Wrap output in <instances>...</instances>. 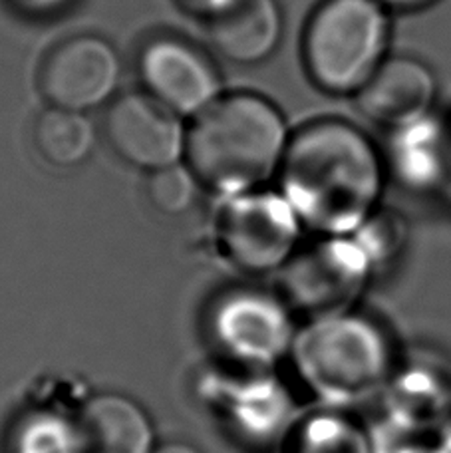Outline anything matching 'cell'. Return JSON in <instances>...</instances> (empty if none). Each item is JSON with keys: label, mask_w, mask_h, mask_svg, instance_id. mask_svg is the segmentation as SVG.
<instances>
[{"label": "cell", "mask_w": 451, "mask_h": 453, "mask_svg": "<svg viewBox=\"0 0 451 453\" xmlns=\"http://www.w3.org/2000/svg\"><path fill=\"white\" fill-rule=\"evenodd\" d=\"M283 196L301 223L330 237L356 233L384 188L380 153L356 126L320 119L299 129L280 165Z\"/></svg>", "instance_id": "6da1fadb"}, {"label": "cell", "mask_w": 451, "mask_h": 453, "mask_svg": "<svg viewBox=\"0 0 451 453\" xmlns=\"http://www.w3.org/2000/svg\"><path fill=\"white\" fill-rule=\"evenodd\" d=\"M288 143L283 113L269 100L231 94L193 121L185 157L201 183L235 197L280 172Z\"/></svg>", "instance_id": "7a4b0ae2"}, {"label": "cell", "mask_w": 451, "mask_h": 453, "mask_svg": "<svg viewBox=\"0 0 451 453\" xmlns=\"http://www.w3.org/2000/svg\"><path fill=\"white\" fill-rule=\"evenodd\" d=\"M390 19L378 0H325L306 27L310 78L333 94L360 92L384 62Z\"/></svg>", "instance_id": "3957f363"}, {"label": "cell", "mask_w": 451, "mask_h": 453, "mask_svg": "<svg viewBox=\"0 0 451 453\" xmlns=\"http://www.w3.org/2000/svg\"><path fill=\"white\" fill-rule=\"evenodd\" d=\"M304 374L322 394L356 400L378 390L392 372V354L384 334L366 320L322 319L299 342Z\"/></svg>", "instance_id": "277c9868"}, {"label": "cell", "mask_w": 451, "mask_h": 453, "mask_svg": "<svg viewBox=\"0 0 451 453\" xmlns=\"http://www.w3.org/2000/svg\"><path fill=\"white\" fill-rule=\"evenodd\" d=\"M301 219L283 193L248 191L229 197L219 221L225 253L239 269L264 273L288 261Z\"/></svg>", "instance_id": "5b68a950"}, {"label": "cell", "mask_w": 451, "mask_h": 453, "mask_svg": "<svg viewBox=\"0 0 451 453\" xmlns=\"http://www.w3.org/2000/svg\"><path fill=\"white\" fill-rule=\"evenodd\" d=\"M370 265L358 241L330 237L293 258L283 279L285 296L304 312L338 317L360 295Z\"/></svg>", "instance_id": "8992f818"}, {"label": "cell", "mask_w": 451, "mask_h": 453, "mask_svg": "<svg viewBox=\"0 0 451 453\" xmlns=\"http://www.w3.org/2000/svg\"><path fill=\"white\" fill-rule=\"evenodd\" d=\"M119 78L116 48L100 36L82 35L52 48L40 70V88L54 108L88 111L111 100Z\"/></svg>", "instance_id": "52a82bcc"}, {"label": "cell", "mask_w": 451, "mask_h": 453, "mask_svg": "<svg viewBox=\"0 0 451 453\" xmlns=\"http://www.w3.org/2000/svg\"><path fill=\"white\" fill-rule=\"evenodd\" d=\"M138 66L148 94L181 118H197L221 98L215 64L187 40L151 38L141 48Z\"/></svg>", "instance_id": "ba28073f"}, {"label": "cell", "mask_w": 451, "mask_h": 453, "mask_svg": "<svg viewBox=\"0 0 451 453\" xmlns=\"http://www.w3.org/2000/svg\"><path fill=\"white\" fill-rule=\"evenodd\" d=\"M183 118L151 94H126L106 116V135L119 157L135 167L159 172L187 156Z\"/></svg>", "instance_id": "9c48e42d"}, {"label": "cell", "mask_w": 451, "mask_h": 453, "mask_svg": "<svg viewBox=\"0 0 451 453\" xmlns=\"http://www.w3.org/2000/svg\"><path fill=\"white\" fill-rule=\"evenodd\" d=\"M360 94V110L376 124L404 127L430 116L438 82L430 66L409 56L384 60Z\"/></svg>", "instance_id": "30bf717a"}, {"label": "cell", "mask_w": 451, "mask_h": 453, "mask_svg": "<svg viewBox=\"0 0 451 453\" xmlns=\"http://www.w3.org/2000/svg\"><path fill=\"white\" fill-rule=\"evenodd\" d=\"M215 326L221 344L247 362H271L288 342L285 312L259 295H237L223 303Z\"/></svg>", "instance_id": "8fae6325"}, {"label": "cell", "mask_w": 451, "mask_h": 453, "mask_svg": "<svg viewBox=\"0 0 451 453\" xmlns=\"http://www.w3.org/2000/svg\"><path fill=\"white\" fill-rule=\"evenodd\" d=\"M205 22L217 52L237 64L267 60L283 36L277 0H235Z\"/></svg>", "instance_id": "7c38bea8"}, {"label": "cell", "mask_w": 451, "mask_h": 453, "mask_svg": "<svg viewBox=\"0 0 451 453\" xmlns=\"http://www.w3.org/2000/svg\"><path fill=\"white\" fill-rule=\"evenodd\" d=\"M74 434L78 453H153L148 416L138 403L118 394L88 402Z\"/></svg>", "instance_id": "4fadbf2b"}, {"label": "cell", "mask_w": 451, "mask_h": 453, "mask_svg": "<svg viewBox=\"0 0 451 453\" xmlns=\"http://www.w3.org/2000/svg\"><path fill=\"white\" fill-rule=\"evenodd\" d=\"M96 127L84 111L50 108L34 126V145L40 156L54 167L82 165L94 153Z\"/></svg>", "instance_id": "5bb4252c"}, {"label": "cell", "mask_w": 451, "mask_h": 453, "mask_svg": "<svg viewBox=\"0 0 451 453\" xmlns=\"http://www.w3.org/2000/svg\"><path fill=\"white\" fill-rule=\"evenodd\" d=\"M438 151V129L430 121V116L394 129L392 164L396 175L409 188H425L432 181L436 173L430 167L438 169L441 165Z\"/></svg>", "instance_id": "9a60e30c"}, {"label": "cell", "mask_w": 451, "mask_h": 453, "mask_svg": "<svg viewBox=\"0 0 451 453\" xmlns=\"http://www.w3.org/2000/svg\"><path fill=\"white\" fill-rule=\"evenodd\" d=\"M201 180L189 165L177 164L153 172L148 181V196L153 207L165 215H181L195 203Z\"/></svg>", "instance_id": "2e32d148"}, {"label": "cell", "mask_w": 451, "mask_h": 453, "mask_svg": "<svg viewBox=\"0 0 451 453\" xmlns=\"http://www.w3.org/2000/svg\"><path fill=\"white\" fill-rule=\"evenodd\" d=\"M356 233L372 263L394 257L406 241V225L394 213H374Z\"/></svg>", "instance_id": "e0dca14e"}, {"label": "cell", "mask_w": 451, "mask_h": 453, "mask_svg": "<svg viewBox=\"0 0 451 453\" xmlns=\"http://www.w3.org/2000/svg\"><path fill=\"white\" fill-rule=\"evenodd\" d=\"M193 12H197L203 16V19H211L217 12H221L223 8H227L229 4L235 3V0H183Z\"/></svg>", "instance_id": "ac0fdd59"}, {"label": "cell", "mask_w": 451, "mask_h": 453, "mask_svg": "<svg viewBox=\"0 0 451 453\" xmlns=\"http://www.w3.org/2000/svg\"><path fill=\"white\" fill-rule=\"evenodd\" d=\"M386 8H400V11H412V8H420L433 3V0H378Z\"/></svg>", "instance_id": "d6986e66"}, {"label": "cell", "mask_w": 451, "mask_h": 453, "mask_svg": "<svg viewBox=\"0 0 451 453\" xmlns=\"http://www.w3.org/2000/svg\"><path fill=\"white\" fill-rule=\"evenodd\" d=\"M438 446L441 453H451V419L438 432Z\"/></svg>", "instance_id": "ffe728a7"}, {"label": "cell", "mask_w": 451, "mask_h": 453, "mask_svg": "<svg viewBox=\"0 0 451 453\" xmlns=\"http://www.w3.org/2000/svg\"><path fill=\"white\" fill-rule=\"evenodd\" d=\"M400 453H441V449L436 441V443H417V446L404 448Z\"/></svg>", "instance_id": "44dd1931"}, {"label": "cell", "mask_w": 451, "mask_h": 453, "mask_svg": "<svg viewBox=\"0 0 451 453\" xmlns=\"http://www.w3.org/2000/svg\"><path fill=\"white\" fill-rule=\"evenodd\" d=\"M153 453H197V451L189 446H185V443H165V446L157 448Z\"/></svg>", "instance_id": "7402d4cb"}, {"label": "cell", "mask_w": 451, "mask_h": 453, "mask_svg": "<svg viewBox=\"0 0 451 453\" xmlns=\"http://www.w3.org/2000/svg\"><path fill=\"white\" fill-rule=\"evenodd\" d=\"M16 3H20L22 6H28V8H44V6L58 4L60 0H16Z\"/></svg>", "instance_id": "603a6c76"}]
</instances>
